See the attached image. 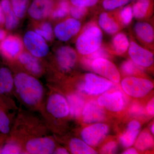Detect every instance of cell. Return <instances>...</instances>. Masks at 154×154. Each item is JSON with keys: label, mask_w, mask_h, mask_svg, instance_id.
<instances>
[{"label": "cell", "mask_w": 154, "mask_h": 154, "mask_svg": "<svg viewBox=\"0 0 154 154\" xmlns=\"http://www.w3.org/2000/svg\"><path fill=\"white\" fill-rule=\"evenodd\" d=\"M14 94L28 110L41 111L45 98L44 86L37 78L25 72L14 75Z\"/></svg>", "instance_id": "obj_1"}, {"label": "cell", "mask_w": 154, "mask_h": 154, "mask_svg": "<svg viewBox=\"0 0 154 154\" xmlns=\"http://www.w3.org/2000/svg\"><path fill=\"white\" fill-rule=\"evenodd\" d=\"M48 131L43 120L39 119L28 111L19 109L15 118L10 138L22 146V144L29 139L47 135Z\"/></svg>", "instance_id": "obj_2"}, {"label": "cell", "mask_w": 154, "mask_h": 154, "mask_svg": "<svg viewBox=\"0 0 154 154\" xmlns=\"http://www.w3.org/2000/svg\"><path fill=\"white\" fill-rule=\"evenodd\" d=\"M40 113L48 128L54 120L66 118L70 112L65 98L59 93L51 91L45 98Z\"/></svg>", "instance_id": "obj_3"}, {"label": "cell", "mask_w": 154, "mask_h": 154, "mask_svg": "<svg viewBox=\"0 0 154 154\" xmlns=\"http://www.w3.org/2000/svg\"><path fill=\"white\" fill-rule=\"evenodd\" d=\"M102 41V30L96 25L91 24L85 28L77 38L76 48L80 54L88 55L101 47Z\"/></svg>", "instance_id": "obj_4"}, {"label": "cell", "mask_w": 154, "mask_h": 154, "mask_svg": "<svg viewBox=\"0 0 154 154\" xmlns=\"http://www.w3.org/2000/svg\"><path fill=\"white\" fill-rule=\"evenodd\" d=\"M24 154H53L56 148L55 141L49 135L35 137L29 139L22 145Z\"/></svg>", "instance_id": "obj_5"}, {"label": "cell", "mask_w": 154, "mask_h": 154, "mask_svg": "<svg viewBox=\"0 0 154 154\" xmlns=\"http://www.w3.org/2000/svg\"><path fill=\"white\" fill-rule=\"evenodd\" d=\"M122 87L129 96L140 98L145 96L151 91L153 88V84L146 79L129 77L122 80Z\"/></svg>", "instance_id": "obj_6"}, {"label": "cell", "mask_w": 154, "mask_h": 154, "mask_svg": "<svg viewBox=\"0 0 154 154\" xmlns=\"http://www.w3.org/2000/svg\"><path fill=\"white\" fill-rule=\"evenodd\" d=\"M25 48L33 56L40 59L48 55L49 48L46 40L35 31L26 32L23 38Z\"/></svg>", "instance_id": "obj_7"}, {"label": "cell", "mask_w": 154, "mask_h": 154, "mask_svg": "<svg viewBox=\"0 0 154 154\" xmlns=\"http://www.w3.org/2000/svg\"><path fill=\"white\" fill-rule=\"evenodd\" d=\"M91 68L96 73L114 83L120 80V73L116 66L106 58H100L94 60L91 64Z\"/></svg>", "instance_id": "obj_8"}, {"label": "cell", "mask_w": 154, "mask_h": 154, "mask_svg": "<svg viewBox=\"0 0 154 154\" xmlns=\"http://www.w3.org/2000/svg\"><path fill=\"white\" fill-rule=\"evenodd\" d=\"M81 27L79 20L69 18L56 25L54 33L60 41H67L79 32Z\"/></svg>", "instance_id": "obj_9"}, {"label": "cell", "mask_w": 154, "mask_h": 154, "mask_svg": "<svg viewBox=\"0 0 154 154\" xmlns=\"http://www.w3.org/2000/svg\"><path fill=\"white\" fill-rule=\"evenodd\" d=\"M128 50L131 60L139 66L148 67L153 63V54L141 47L136 42H131Z\"/></svg>", "instance_id": "obj_10"}, {"label": "cell", "mask_w": 154, "mask_h": 154, "mask_svg": "<svg viewBox=\"0 0 154 154\" xmlns=\"http://www.w3.org/2000/svg\"><path fill=\"white\" fill-rule=\"evenodd\" d=\"M56 62L62 71L69 72L74 67L77 61L76 52L72 48L62 46L56 52Z\"/></svg>", "instance_id": "obj_11"}, {"label": "cell", "mask_w": 154, "mask_h": 154, "mask_svg": "<svg viewBox=\"0 0 154 154\" xmlns=\"http://www.w3.org/2000/svg\"><path fill=\"white\" fill-rule=\"evenodd\" d=\"M85 83H84V91L90 95H99L105 92L113 85L110 80L94 74L86 75Z\"/></svg>", "instance_id": "obj_12"}, {"label": "cell", "mask_w": 154, "mask_h": 154, "mask_svg": "<svg viewBox=\"0 0 154 154\" xmlns=\"http://www.w3.org/2000/svg\"><path fill=\"white\" fill-rule=\"evenodd\" d=\"M16 59L25 72L29 74L38 78L44 73V67L39 59L33 56L30 53L22 51Z\"/></svg>", "instance_id": "obj_13"}, {"label": "cell", "mask_w": 154, "mask_h": 154, "mask_svg": "<svg viewBox=\"0 0 154 154\" xmlns=\"http://www.w3.org/2000/svg\"><path fill=\"white\" fill-rule=\"evenodd\" d=\"M108 129L106 125L97 123L84 128L81 136L86 143L90 146H96L106 136Z\"/></svg>", "instance_id": "obj_14"}, {"label": "cell", "mask_w": 154, "mask_h": 154, "mask_svg": "<svg viewBox=\"0 0 154 154\" xmlns=\"http://www.w3.org/2000/svg\"><path fill=\"white\" fill-rule=\"evenodd\" d=\"M53 9V0H33L28 9V14L32 19L40 20L50 16Z\"/></svg>", "instance_id": "obj_15"}, {"label": "cell", "mask_w": 154, "mask_h": 154, "mask_svg": "<svg viewBox=\"0 0 154 154\" xmlns=\"http://www.w3.org/2000/svg\"><path fill=\"white\" fill-rule=\"evenodd\" d=\"M0 45V49L4 55L10 59H16L22 51L23 43L19 37L10 36L4 38Z\"/></svg>", "instance_id": "obj_16"}, {"label": "cell", "mask_w": 154, "mask_h": 154, "mask_svg": "<svg viewBox=\"0 0 154 154\" xmlns=\"http://www.w3.org/2000/svg\"><path fill=\"white\" fill-rule=\"evenodd\" d=\"M82 115L86 123H92L103 121L105 118V111L96 101L92 100L85 105Z\"/></svg>", "instance_id": "obj_17"}, {"label": "cell", "mask_w": 154, "mask_h": 154, "mask_svg": "<svg viewBox=\"0 0 154 154\" xmlns=\"http://www.w3.org/2000/svg\"><path fill=\"white\" fill-rule=\"evenodd\" d=\"M97 102L100 106L113 112L121 111L124 105L122 94L119 92L103 94L99 97Z\"/></svg>", "instance_id": "obj_18"}, {"label": "cell", "mask_w": 154, "mask_h": 154, "mask_svg": "<svg viewBox=\"0 0 154 154\" xmlns=\"http://www.w3.org/2000/svg\"><path fill=\"white\" fill-rule=\"evenodd\" d=\"M140 125L138 122H131L128 125L125 132L120 136V140L125 147H128L134 143L139 133Z\"/></svg>", "instance_id": "obj_19"}, {"label": "cell", "mask_w": 154, "mask_h": 154, "mask_svg": "<svg viewBox=\"0 0 154 154\" xmlns=\"http://www.w3.org/2000/svg\"><path fill=\"white\" fill-rule=\"evenodd\" d=\"M14 76L8 68H0V94L14 93Z\"/></svg>", "instance_id": "obj_20"}, {"label": "cell", "mask_w": 154, "mask_h": 154, "mask_svg": "<svg viewBox=\"0 0 154 154\" xmlns=\"http://www.w3.org/2000/svg\"><path fill=\"white\" fill-rule=\"evenodd\" d=\"M134 29L137 36L143 42L149 44L153 42L154 29L150 24L145 22H138L135 24Z\"/></svg>", "instance_id": "obj_21"}, {"label": "cell", "mask_w": 154, "mask_h": 154, "mask_svg": "<svg viewBox=\"0 0 154 154\" xmlns=\"http://www.w3.org/2000/svg\"><path fill=\"white\" fill-rule=\"evenodd\" d=\"M67 102L68 104L70 113L75 117H79L82 115L85 107L84 99L79 94H72L67 97Z\"/></svg>", "instance_id": "obj_22"}, {"label": "cell", "mask_w": 154, "mask_h": 154, "mask_svg": "<svg viewBox=\"0 0 154 154\" xmlns=\"http://www.w3.org/2000/svg\"><path fill=\"white\" fill-rule=\"evenodd\" d=\"M98 22L100 28L108 34H115L119 30V26L117 22L106 12L100 14Z\"/></svg>", "instance_id": "obj_23"}, {"label": "cell", "mask_w": 154, "mask_h": 154, "mask_svg": "<svg viewBox=\"0 0 154 154\" xmlns=\"http://www.w3.org/2000/svg\"><path fill=\"white\" fill-rule=\"evenodd\" d=\"M71 152L76 154H95L97 152L79 139L72 138L69 143Z\"/></svg>", "instance_id": "obj_24"}, {"label": "cell", "mask_w": 154, "mask_h": 154, "mask_svg": "<svg viewBox=\"0 0 154 154\" xmlns=\"http://www.w3.org/2000/svg\"><path fill=\"white\" fill-rule=\"evenodd\" d=\"M129 42L127 36L124 33L116 34L112 40V46L113 50L117 54H122L128 50Z\"/></svg>", "instance_id": "obj_25"}, {"label": "cell", "mask_w": 154, "mask_h": 154, "mask_svg": "<svg viewBox=\"0 0 154 154\" xmlns=\"http://www.w3.org/2000/svg\"><path fill=\"white\" fill-rule=\"evenodd\" d=\"M16 116H11L5 110H0V133L4 135L11 134Z\"/></svg>", "instance_id": "obj_26"}, {"label": "cell", "mask_w": 154, "mask_h": 154, "mask_svg": "<svg viewBox=\"0 0 154 154\" xmlns=\"http://www.w3.org/2000/svg\"><path fill=\"white\" fill-rule=\"evenodd\" d=\"M150 5V0H137L132 8L134 17L137 19L144 18L148 12Z\"/></svg>", "instance_id": "obj_27"}, {"label": "cell", "mask_w": 154, "mask_h": 154, "mask_svg": "<svg viewBox=\"0 0 154 154\" xmlns=\"http://www.w3.org/2000/svg\"><path fill=\"white\" fill-rule=\"evenodd\" d=\"M70 8L68 0H61L56 8L53 9L50 16L53 19H63L68 15Z\"/></svg>", "instance_id": "obj_28"}, {"label": "cell", "mask_w": 154, "mask_h": 154, "mask_svg": "<svg viewBox=\"0 0 154 154\" xmlns=\"http://www.w3.org/2000/svg\"><path fill=\"white\" fill-rule=\"evenodd\" d=\"M153 145V138L147 131H144L141 134L135 143L136 147L140 151L146 150Z\"/></svg>", "instance_id": "obj_29"}, {"label": "cell", "mask_w": 154, "mask_h": 154, "mask_svg": "<svg viewBox=\"0 0 154 154\" xmlns=\"http://www.w3.org/2000/svg\"><path fill=\"white\" fill-rule=\"evenodd\" d=\"M1 154H24V152L20 144L9 138L5 144L1 148Z\"/></svg>", "instance_id": "obj_30"}, {"label": "cell", "mask_w": 154, "mask_h": 154, "mask_svg": "<svg viewBox=\"0 0 154 154\" xmlns=\"http://www.w3.org/2000/svg\"><path fill=\"white\" fill-rule=\"evenodd\" d=\"M12 10L19 19L25 16L28 6V0H11Z\"/></svg>", "instance_id": "obj_31"}, {"label": "cell", "mask_w": 154, "mask_h": 154, "mask_svg": "<svg viewBox=\"0 0 154 154\" xmlns=\"http://www.w3.org/2000/svg\"><path fill=\"white\" fill-rule=\"evenodd\" d=\"M36 33L47 41L52 40L54 35V30L51 24L49 22H45L42 23L39 28L35 30Z\"/></svg>", "instance_id": "obj_32"}, {"label": "cell", "mask_w": 154, "mask_h": 154, "mask_svg": "<svg viewBox=\"0 0 154 154\" xmlns=\"http://www.w3.org/2000/svg\"><path fill=\"white\" fill-rule=\"evenodd\" d=\"M5 25L9 30H13L17 27L19 23V18L14 14L13 10L5 14Z\"/></svg>", "instance_id": "obj_33"}, {"label": "cell", "mask_w": 154, "mask_h": 154, "mask_svg": "<svg viewBox=\"0 0 154 154\" xmlns=\"http://www.w3.org/2000/svg\"><path fill=\"white\" fill-rule=\"evenodd\" d=\"M121 69L125 74L127 75L135 74L140 70L139 66L131 60L125 61L122 65Z\"/></svg>", "instance_id": "obj_34"}, {"label": "cell", "mask_w": 154, "mask_h": 154, "mask_svg": "<svg viewBox=\"0 0 154 154\" xmlns=\"http://www.w3.org/2000/svg\"><path fill=\"white\" fill-rule=\"evenodd\" d=\"M133 17L132 8L130 6H127L123 8L119 13L120 20L125 25H129L132 21Z\"/></svg>", "instance_id": "obj_35"}, {"label": "cell", "mask_w": 154, "mask_h": 154, "mask_svg": "<svg viewBox=\"0 0 154 154\" xmlns=\"http://www.w3.org/2000/svg\"><path fill=\"white\" fill-rule=\"evenodd\" d=\"M88 13L87 8L78 6H72L70 8L69 14L74 19L79 20L82 19Z\"/></svg>", "instance_id": "obj_36"}, {"label": "cell", "mask_w": 154, "mask_h": 154, "mask_svg": "<svg viewBox=\"0 0 154 154\" xmlns=\"http://www.w3.org/2000/svg\"><path fill=\"white\" fill-rule=\"evenodd\" d=\"M99 1V0H70L72 5L86 8L95 5Z\"/></svg>", "instance_id": "obj_37"}, {"label": "cell", "mask_w": 154, "mask_h": 154, "mask_svg": "<svg viewBox=\"0 0 154 154\" xmlns=\"http://www.w3.org/2000/svg\"><path fill=\"white\" fill-rule=\"evenodd\" d=\"M108 57H109V54L107 51L103 48L101 47L95 52L88 55V56L86 57L93 61L96 59L100 58H107Z\"/></svg>", "instance_id": "obj_38"}, {"label": "cell", "mask_w": 154, "mask_h": 154, "mask_svg": "<svg viewBox=\"0 0 154 154\" xmlns=\"http://www.w3.org/2000/svg\"><path fill=\"white\" fill-rule=\"evenodd\" d=\"M117 149V144L114 141L110 142L105 144L101 150L103 154L114 153Z\"/></svg>", "instance_id": "obj_39"}, {"label": "cell", "mask_w": 154, "mask_h": 154, "mask_svg": "<svg viewBox=\"0 0 154 154\" xmlns=\"http://www.w3.org/2000/svg\"><path fill=\"white\" fill-rule=\"evenodd\" d=\"M143 108L139 104H133L130 109V112L132 115L139 116L143 113Z\"/></svg>", "instance_id": "obj_40"}, {"label": "cell", "mask_w": 154, "mask_h": 154, "mask_svg": "<svg viewBox=\"0 0 154 154\" xmlns=\"http://www.w3.org/2000/svg\"><path fill=\"white\" fill-rule=\"evenodd\" d=\"M2 8L5 14L8 13L12 10L11 2L10 0H2L0 3Z\"/></svg>", "instance_id": "obj_41"}, {"label": "cell", "mask_w": 154, "mask_h": 154, "mask_svg": "<svg viewBox=\"0 0 154 154\" xmlns=\"http://www.w3.org/2000/svg\"><path fill=\"white\" fill-rule=\"evenodd\" d=\"M147 110L149 114L153 115L154 113V99H152L148 104L147 106Z\"/></svg>", "instance_id": "obj_42"}, {"label": "cell", "mask_w": 154, "mask_h": 154, "mask_svg": "<svg viewBox=\"0 0 154 154\" xmlns=\"http://www.w3.org/2000/svg\"><path fill=\"white\" fill-rule=\"evenodd\" d=\"M112 1L115 3L118 8H119L128 4L132 0H112Z\"/></svg>", "instance_id": "obj_43"}, {"label": "cell", "mask_w": 154, "mask_h": 154, "mask_svg": "<svg viewBox=\"0 0 154 154\" xmlns=\"http://www.w3.org/2000/svg\"><path fill=\"white\" fill-rule=\"evenodd\" d=\"M69 152L66 149L63 147L56 148L53 154H68Z\"/></svg>", "instance_id": "obj_44"}, {"label": "cell", "mask_w": 154, "mask_h": 154, "mask_svg": "<svg viewBox=\"0 0 154 154\" xmlns=\"http://www.w3.org/2000/svg\"><path fill=\"white\" fill-rule=\"evenodd\" d=\"M5 13L3 12L0 5V25H3L5 23Z\"/></svg>", "instance_id": "obj_45"}, {"label": "cell", "mask_w": 154, "mask_h": 154, "mask_svg": "<svg viewBox=\"0 0 154 154\" xmlns=\"http://www.w3.org/2000/svg\"><path fill=\"white\" fill-rule=\"evenodd\" d=\"M137 153H138L137 151L134 148L128 149L125 151L123 153V154H133Z\"/></svg>", "instance_id": "obj_46"}, {"label": "cell", "mask_w": 154, "mask_h": 154, "mask_svg": "<svg viewBox=\"0 0 154 154\" xmlns=\"http://www.w3.org/2000/svg\"><path fill=\"white\" fill-rule=\"evenodd\" d=\"M5 37V32L2 30H0V41L3 40Z\"/></svg>", "instance_id": "obj_47"}, {"label": "cell", "mask_w": 154, "mask_h": 154, "mask_svg": "<svg viewBox=\"0 0 154 154\" xmlns=\"http://www.w3.org/2000/svg\"><path fill=\"white\" fill-rule=\"evenodd\" d=\"M151 131L152 132V133L153 134H154V125H153L152 126Z\"/></svg>", "instance_id": "obj_48"}, {"label": "cell", "mask_w": 154, "mask_h": 154, "mask_svg": "<svg viewBox=\"0 0 154 154\" xmlns=\"http://www.w3.org/2000/svg\"><path fill=\"white\" fill-rule=\"evenodd\" d=\"M2 109V107H1V105H0V110Z\"/></svg>", "instance_id": "obj_49"}, {"label": "cell", "mask_w": 154, "mask_h": 154, "mask_svg": "<svg viewBox=\"0 0 154 154\" xmlns=\"http://www.w3.org/2000/svg\"><path fill=\"white\" fill-rule=\"evenodd\" d=\"M1 148H0V154H1Z\"/></svg>", "instance_id": "obj_50"}]
</instances>
